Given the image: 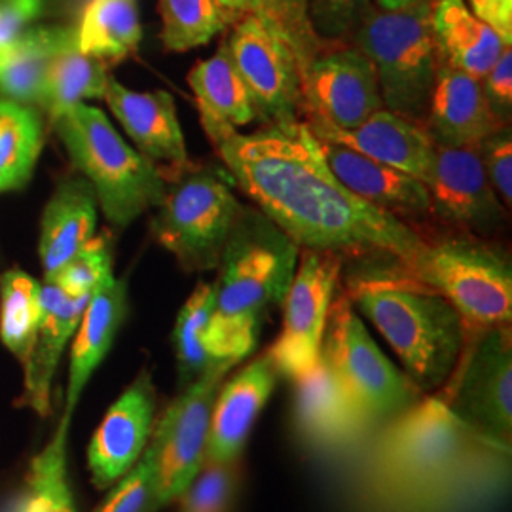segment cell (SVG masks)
I'll list each match as a JSON object with an SVG mask.
<instances>
[{
	"mask_svg": "<svg viewBox=\"0 0 512 512\" xmlns=\"http://www.w3.org/2000/svg\"><path fill=\"white\" fill-rule=\"evenodd\" d=\"M40 8L42 0H0V48L21 37Z\"/></svg>",
	"mask_w": 512,
	"mask_h": 512,
	"instance_id": "43",
	"label": "cell"
},
{
	"mask_svg": "<svg viewBox=\"0 0 512 512\" xmlns=\"http://www.w3.org/2000/svg\"><path fill=\"white\" fill-rule=\"evenodd\" d=\"M482 92L486 95L495 116L509 126L512 114V52L511 46L503 50L492 69L480 78Z\"/></svg>",
	"mask_w": 512,
	"mask_h": 512,
	"instance_id": "42",
	"label": "cell"
},
{
	"mask_svg": "<svg viewBox=\"0 0 512 512\" xmlns=\"http://www.w3.org/2000/svg\"><path fill=\"white\" fill-rule=\"evenodd\" d=\"M476 18L492 27L497 37L512 44V0H465Z\"/></svg>",
	"mask_w": 512,
	"mask_h": 512,
	"instance_id": "44",
	"label": "cell"
},
{
	"mask_svg": "<svg viewBox=\"0 0 512 512\" xmlns=\"http://www.w3.org/2000/svg\"><path fill=\"white\" fill-rule=\"evenodd\" d=\"M277 378L272 359L264 353L220 384L211 412L205 461H238L258 416L274 393Z\"/></svg>",
	"mask_w": 512,
	"mask_h": 512,
	"instance_id": "17",
	"label": "cell"
},
{
	"mask_svg": "<svg viewBox=\"0 0 512 512\" xmlns=\"http://www.w3.org/2000/svg\"><path fill=\"white\" fill-rule=\"evenodd\" d=\"M476 147L437 145L425 186L435 217L484 238L505 224V205L495 194Z\"/></svg>",
	"mask_w": 512,
	"mask_h": 512,
	"instance_id": "15",
	"label": "cell"
},
{
	"mask_svg": "<svg viewBox=\"0 0 512 512\" xmlns=\"http://www.w3.org/2000/svg\"><path fill=\"white\" fill-rule=\"evenodd\" d=\"M110 488L109 497L95 512H150L154 492V450L150 442L139 461Z\"/></svg>",
	"mask_w": 512,
	"mask_h": 512,
	"instance_id": "39",
	"label": "cell"
},
{
	"mask_svg": "<svg viewBox=\"0 0 512 512\" xmlns=\"http://www.w3.org/2000/svg\"><path fill=\"white\" fill-rule=\"evenodd\" d=\"M300 247L258 209H245L220 258L213 283L211 348L236 366L249 357L266 315L281 306L291 287Z\"/></svg>",
	"mask_w": 512,
	"mask_h": 512,
	"instance_id": "2",
	"label": "cell"
},
{
	"mask_svg": "<svg viewBox=\"0 0 512 512\" xmlns=\"http://www.w3.org/2000/svg\"><path fill=\"white\" fill-rule=\"evenodd\" d=\"M440 399L495 446L509 448L512 431L511 327L467 334L458 366Z\"/></svg>",
	"mask_w": 512,
	"mask_h": 512,
	"instance_id": "10",
	"label": "cell"
},
{
	"mask_svg": "<svg viewBox=\"0 0 512 512\" xmlns=\"http://www.w3.org/2000/svg\"><path fill=\"white\" fill-rule=\"evenodd\" d=\"M370 0H310V21L327 44H346L355 35Z\"/></svg>",
	"mask_w": 512,
	"mask_h": 512,
	"instance_id": "40",
	"label": "cell"
},
{
	"mask_svg": "<svg viewBox=\"0 0 512 512\" xmlns=\"http://www.w3.org/2000/svg\"><path fill=\"white\" fill-rule=\"evenodd\" d=\"M391 421L378 444V469L406 490L429 488L458 475L476 452L501 448L467 427L440 397H421Z\"/></svg>",
	"mask_w": 512,
	"mask_h": 512,
	"instance_id": "8",
	"label": "cell"
},
{
	"mask_svg": "<svg viewBox=\"0 0 512 512\" xmlns=\"http://www.w3.org/2000/svg\"><path fill=\"white\" fill-rule=\"evenodd\" d=\"M505 124L482 92L480 80L439 61L425 129L435 145L476 147Z\"/></svg>",
	"mask_w": 512,
	"mask_h": 512,
	"instance_id": "21",
	"label": "cell"
},
{
	"mask_svg": "<svg viewBox=\"0 0 512 512\" xmlns=\"http://www.w3.org/2000/svg\"><path fill=\"white\" fill-rule=\"evenodd\" d=\"M241 211L228 173L186 167L167 186L150 230L186 272H207L219 268Z\"/></svg>",
	"mask_w": 512,
	"mask_h": 512,
	"instance_id": "7",
	"label": "cell"
},
{
	"mask_svg": "<svg viewBox=\"0 0 512 512\" xmlns=\"http://www.w3.org/2000/svg\"><path fill=\"white\" fill-rule=\"evenodd\" d=\"M478 156L484 171L505 207L512 203V131L509 126L497 129L478 143Z\"/></svg>",
	"mask_w": 512,
	"mask_h": 512,
	"instance_id": "41",
	"label": "cell"
},
{
	"mask_svg": "<svg viewBox=\"0 0 512 512\" xmlns=\"http://www.w3.org/2000/svg\"><path fill=\"white\" fill-rule=\"evenodd\" d=\"M219 2L236 19L245 14H251V0H219Z\"/></svg>",
	"mask_w": 512,
	"mask_h": 512,
	"instance_id": "45",
	"label": "cell"
},
{
	"mask_svg": "<svg viewBox=\"0 0 512 512\" xmlns=\"http://www.w3.org/2000/svg\"><path fill=\"white\" fill-rule=\"evenodd\" d=\"M306 122L323 141L344 145L380 164L408 173L421 183L427 181L437 147L435 141L423 126L391 110L380 109L353 129H334L319 122Z\"/></svg>",
	"mask_w": 512,
	"mask_h": 512,
	"instance_id": "18",
	"label": "cell"
},
{
	"mask_svg": "<svg viewBox=\"0 0 512 512\" xmlns=\"http://www.w3.org/2000/svg\"><path fill=\"white\" fill-rule=\"evenodd\" d=\"M306 120L334 129L361 126L384 109L376 71L357 46L332 44L302 80Z\"/></svg>",
	"mask_w": 512,
	"mask_h": 512,
	"instance_id": "14",
	"label": "cell"
},
{
	"mask_svg": "<svg viewBox=\"0 0 512 512\" xmlns=\"http://www.w3.org/2000/svg\"><path fill=\"white\" fill-rule=\"evenodd\" d=\"M74 167L92 184L105 217L126 228L164 200L162 171L139 150L129 147L107 114L78 103L54 122Z\"/></svg>",
	"mask_w": 512,
	"mask_h": 512,
	"instance_id": "4",
	"label": "cell"
},
{
	"mask_svg": "<svg viewBox=\"0 0 512 512\" xmlns=\"http://www.w3.org/2000/svg\"><path fill=\"white\" fill-rule=\"evenodd\" d=\"M69 423L61 421L54 439L33 459L23 512H76L67 475Z\"/></svg>",
	"mask_w": 512,
	"mask_h": 512,
	"instance_id": "36",
	"label": "cell"
},
{
	"mask_svg": "<svg viewBox=\"0 0 512 512\" xmlns=\"http://www.w3.org/2000/svg\"><path fill=\"white\" fill-rule=\"evenodd\" d=\"M342 274V255L304 249L283 300V329L268 349L279 376L298 380L321 359L330 306Z\"/></svg>",
	"mask_w": 512,
	"mask_h": 512,
	"instance_id": "11",
	"label": "cell"
},
{
	"mask_svg": "<svg viewBox=\"0 0 512 512\" xmlns=\"http://www.w3.org/2000/svg\"><path fill=\"white\" fill-rule=\"evenodd\" d=\"M376 2L382 10H397V8H404L408 4H414L418 0H376Z\"/></svg>",
	"mask_w": 512,
	"mask_h": 512,
	"instance_id": "46",
	"label": "cell"
},
{
	"mask_svg": "<svg viewBox=\"0 0 512 512\" xmlns=\"http://www.w3.org/2000/svg\"><path fill=\"white\" fill-rule=\"evenodd\" d=\"M228 372H211L167 406L152 431L154 450V492L150 512L177 501L194 476L200 473L211 429V412L219 387Z\"/></svg>",
	"mask_w": 512,
	"mask_h": 512,
	"instance_id": "12",
	"label": "cell"
},
{
	"mask_svg": "<svg viewBox=\"0 0 512 512\" xmlns=\"http://www.w3.org/2000/svg\"><path fill=\"white\" fill-rule=\"evenodd\" d=\"M293 384L294 427L311 446H346L365 435L372 425L323 359Z\"/></svg>",
	"mask_w": 512,
	"mask_h": 512,
	"instance_id": "19",
	"label": "cell"
},
{
	"mask_svg": "<svg viewBox=\"0 0 512 512\" xmlns=\"http://www.w3.org/2000/svg\"><path fill=\"white\" fill-rule=\"evenodd\" d=\"M90 298L71 296L55 283H46L40 291L42 317L37 342L25 365L27 403L40 416L50 414V393L59 359L78 329Z\"/></svg>",
	"mask_w": 512,
	"mask_h": 512,
	"instance_id": "23",
	"label": "cell"
},
{
	"mask_svg": "<svg viewBox=\"0 0 512 512\" xmlns=\"http://www.w3.org/2000/svg\"><path fill=\"white\" fill-rule=\"evenodd\" d=\"M321 359L370 423L391 421L423 397L378 348L348 296L334 298L330 306Z\"/></svg>",
	"mask_w": 512,
	"mask_h": 512,
	"instance_id": "9",
	"label": "cell"
},
{
	"mask_svg": "<svg viewBox=\"0 0 512 512\" xmlns=\"http://www.w3.org/2000/svg\"><path fill=\"white\" fill-rule=\"evenodd\" d=\"M76 31L80 52L103 61L107 67L135 54L143 27L137 0H90Z\"/></svg>",
	"mask_w": 512,
	"mask_h": 512,
	"instance_id": "29",
	"label": "cell"
},
{
	"mask_svg": "<svg viewBox=\"0 0 512 512\" xmlns=\"http://www.w3.org/2000/svg\"><path fill=\"white\" fill-rule=\"evenodd\" d=\"M44 141L35 110L14 101H0V194L25 186L33 175Z\"/></svg>",
	"mask_w": 512,
	"mask_h": 512,
	"instance_id": "32",
	"label": "cell"
},
{
	"mask_svg": "<svg viewBox=\"0 0 512 512\" xmlns=\"http://www.w3.org/2000/svg\"><path fill=\"white\" fill-rule=\"evenodd\" d=\"M234 23L226 46L251 95L256 120L262 126L298 120L306 107L293 52L255 14Z\"/></svg>",
	"mask_w": 512,
	"mask_h": 512,
	"instance_id": "13",
	"label": "cell"
},
{
	"mask_svg": "<svg viewBox=\"0 0 512 512\" xmlns=\"http://www.w3.org/2000/svg\"><path fill=\"white\" fill-rule=\"evenodd\" d=\"M103 99L148 160L173 165L177 173L190 167L175 99L169 93L133 92L109 76Z\"/></svg>",
	"mask_w": 512,
	"mask_h": 512,
	"instance_id": "20",
	"label": "cell"
},
{
	"mask_svg": "<svg viewBox=\"0 0 512 512\" xmlns=\"http://www.w3.org/2000/svg\"><path fill=\"white\" fill-rule=\"evenodd\" d=\"M97 196L84 177L59 184L46 205L40 230V260L46 281L73 258L95 234Z\"/></svg>",
	"mask_w": 512,
	"mask_h": 512,
	"instance_id": "25",
	"label": "cell"
},
{
	"mask_svg": "<svg viewBox=\"0 0 512 512\" xmlns=\"http://www.w3.org/2000/svg\"><path fill=\"white\" fill-rule=\"evenodd\" d=\"M156 391L148 372L112 404L88 448V467L95 488L107 490L139 461L154 431Z\"/></svg>",
	"mask_w": 512,
	"mask_h": 512,
	"instance_id": "16",
	"label": "cell"
},
{
	"mask_svg": "<svg viewBox=\"0 0 512 512\" xmlns=\"http://www.w3.org/2000/svg\"><path fill=\"white\" fill-rule=\"evenodd\" d=\"M251 14L293 52L300 80L311 63L332 46L321 40L311 25L310 0H251Z\"/></svg>",
	"mask_w": 512,
	"mask_h": 512,
	"instance_id": "35",
	"label": "cell"
},
{
	"mask_svg": "<svg viewBox=\"0 0 512 512\" xmlns=\"http://www.w3.org/2000/svg\"><path fill=\"white\" fill-rule=\"evenodd\" d=\"M164 21L162 42L169 52H188L207 44L236 18L219 0H158Z\"/></svg>",
	"mask_w": 512,
	"mask_h": 512,
	"instance_id": "34",
	"label": "cell"
},
{
	"mask_svg": "<svg viewBox=\"0 0 512 512\" xmlns=\"http://www.w3.org/2000/svg\"><path fill=\"white\" fill-rule=\"evenodd\" d=\"M211 315L213 285L200 283L184 302L173 329V348L183 387L198 382L211 372H230L234 368L219 361L213 353L209 336Z\"/></svg>",
	"mask_w": 512,
	"mask_h": 512,
	"instance_id": "31",
	"label": "cell"
},
{
	"mask_svg": "<svg viewBox=\"0 0 512 512\" xmlns=\"http://www.w3.org/2000/svg\"><path fill=\"white\" fill-rule=\"evenodd\" d=\"M188 84L196 97L203 131L211 143L228 131L243 128L256 120L251 95L239 76L226 42L220 44L217 54L192 67Z\"/></svg>",
	"mask_w": 512,
	"mask_h": 512,
	"instance_id": "26",
	"label": "cell"
},
{
	"mask_svg": "<svg viewBox=\"0 0 512 512\" xmlns=\"http://www.w3.org/2000/svg\"><path fill=\"white\" fill-rule=\"evenodd\" d=\"M42 285L23 270H10L0 277V338L23 366L37 342L42 306Z\"/></svg>",
	"mask_w": 512,
	"mask_h": 512,
	"instance_id": "33",
	"label": "cell"
},
{
	"mask_svg": "<svg viewBox=\"0 0 512 512\" xmlns=\"http://www.w3.org/2000/svg\"><path fill=\"white\" fill-rule=\"evenodd\" d=\"M431 8L433 0L397 10L370 6L351 42L376 71L384 109L423 128L439 69Z\"/></svg>",
	"mask_w": 512,
	"mask_h": 512,
	"instance_id": "5",
	"label": "cell"
},
{
	"mask_svg": "<svg viewBox=\"0 0 512 512\" xmlns=\"http://www.w3.org/2000/svg\"><path fill=\"white\" fill-rule=\"evenodd\" d=\"M74 38L76 31L65 27L33 29L0 48V93L19 105H38L54 55Z\"/></svg>",
	"mask_w": 512,
	"mask_h": 512,
	"instance_id": "28",
	"label": "cell"
},
{
	"mask_svg": "<svg viewBox=\"0 0 512 512\" xmlns=\"http://www.w3.org/2000/svg\"><path fill=\"white\" fill-rule=\"evenodd\" d=\"M431 31L440 63L480 80L507 48L465 0H433Z\"/></svg>",
	"mask_w": 512,
	"mask_h": 512,
	"instance_id": "27",
	"label": "cell"
},
{
	"mask_svg": "<svg viewBox=\"0 0 512 512\" xmlns=\"http://www.w3.org/2000/svg\"><path fill=\"white\" fill-rule=\"evenodd\" d=\"M319 141L332 173L361 200L397 217L431 213L429 192L420 179L380 164L344 145Z\"/></svg>",
	"mask_w": 512,
	"mask_h": 512,
	"instance_id": "22",
	"label": "cell"
},
{
	"mask_svg": "<svg viewBox=\"0 0 512 512\" xmlns=\"http://www.w3.org/2000/svg\"><path fill=\"white\" fill-rule=\"evenodd\" d=\"M114 279L109 238H92L46 283H55L71 296H92Z\"/></svg>",
	"mask_w": 512,
	"mask_h": 512,
	"instance_id": "38",
	"label": "cell"
},
{
	"mask_svg": "<svg viewBox=\"0 0 512 512\" xmlns=\"http://www.w3.org/2000/svg\"><path fill=\"white\" fill-rule=\"evenodd\" d=\"M126 310L128 287L124 279H110L109 283H105L92 294L82 321L76 329L69 366V384L65 395V414L61 421L71 425L80 397L93 372L103 363L112 348L114 338L124 323Z\"/></svg>",
	"mask_w": 512,
	"mask_h": 512,
	"instance_id": "24",
	"label": "cell"
},
{
	"mask_svg": "<svg viewBox=\"0 0 512 512\" xmlns=\"http://www.w3.org/2000/svg\"><path fill=\"white\" fill-rule=\"evenodd\" d=\"M238 186L300 249L395 258L401 266L425 239L401 217L355 196L332 173L306 120L232 129L213 141Z\"/></svg>",
	"mask_w": 512,
	"mask_h": 512,
	"instance_id": "1",
	"label": "cell"
},
{
	"mask_svg": "<svg viewBox=\"0 0 512 512\" xmlns=\"http://www.w3.org/2000/svg\"><path fill=\"white\" fill-rule=\"evenodd\" d=\"M401 270L446 298L461 315L467 334L511 325V260L494 245L473 238L425 241Z\"/></svg>",
	"mask_w": 512,
	"mask_h": 512,
	"instance_id": "6",
	"label": "cell"
},
{
	"mask_svg": "<svg viewBox=\"0 0 512 512\" xmlns=\"http://www.w3.org/2000/svg\"><path fill=\"white\" fill-rule=\"evenodd\" d=\"M110 74L107 65L76 46V38L54 55L42 84L38 105L55 122L63 112L86 99H103Z\"/></svg>",
	"mask_w": 512,
	"mask_h": 512,
	"instance_id": "30",
	"label": "cell"
},
{
	"mask_svg": "<svg viewBox=\"0 0 512 512\" xmlns=\"http://www.w3.org/2000/svg\"><path fill=\"white\" fill-rule=\"evenodd\" d=\"M238 461H205L188 484L181 499V512H232L239 490Z\"/></svg>",
	"mask_w": 512,
	"mask_h": 512,
	"instance_id": "37",
	"label": "cell"
},
{
	"mask_svg": "<svg viewBox=\"0 0 512 512\" xmlns=\"http://www.w3.org/2000/svg\"><path fill=\"white\" fill-rule=\"evenodd\" d=\"M349 302L380 330L421 393L446 384L465 348L467 330L456 308L408 279H365Z\"/></svg>",
	"mask_w": 512,
	"mask_h": 512,
	"instance_id": "3",
	"label": "cell"
}]
</instances>
